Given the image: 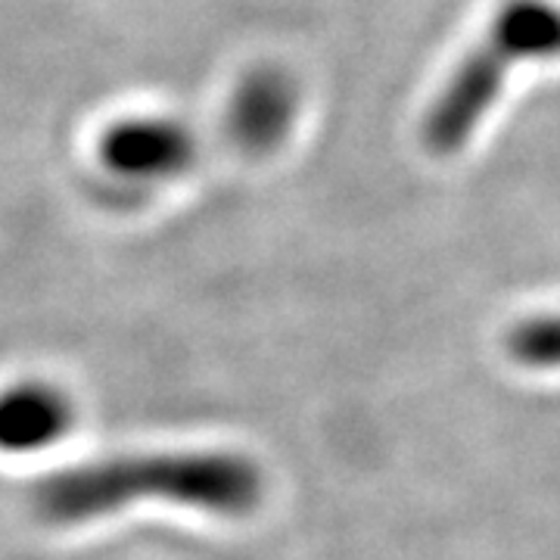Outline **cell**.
<instances>
[{
	"label": "cell",
	"instance_id": "3",
	"mask_svg": "<svg viewBox=\"0 0 560 560\" xmlns=\"http://www.w3.org/2000/svg\"><path fill=\"white\" fill-rule=\"evenodd\" d=\"M197 156V138L168 116H135L106 128L103 165L125 180H165L180 175Z\"/></svg>",
	"mask_w": 560,
	"mask_h": 560
},
{
	"label": "cell",
	"instance_id": "1",
	"mask_svg": "<svg viewBox=\"0 0 560 560\" xmlns=\"http://www.w3.org/2000/svg\"><path fill=\"white\" fill-rule=\"evenodd\" d=\"M265 492L261 470L237 452H156L84 464L40 482L38 511L54 523L97 521L135 501H168L243 517Z\"/></svg>",
	"mask_w": 560,
	"mask_h": 560
},
{
	"label": "cell",
	"instance_id": "4",
	"mask_svg": "<svg viewBox=\"0 0 560 560\" xmlns=\"http://www.w3.org/2000/svg\"><path fill=\"white\" fill-rule=\"evenodd\" d=\"M300 113V91L293 79L261 66L243 75L228 103V135L246 153H271L287 140Z\"/></svg>",
	"mask_w": 560,
	"mask_h": 560
},
{
	"label": "cell",
	"instance_id": "5",
	"mask_svg": "<svg viewBox=\"0 0 560 560\" xmlns=\"http://www.w3.org/2000/svg\"><path fill=\"white\" fill-rule=\"evenodd\" d=\"M72 420V408L57 389L20 386L0 399V445L40 448L60 440Z\"/></svg>",
	"mask_w": 560,
	"mask_h": 560
},
{
	"label": "cell",
	"instance_id": "6",
	"mask_svg": "<svg viewBox=\"0 0 560 560\" xmlns=\"http://www.w3.org/2000/svg\"><path fill=\"white\" fill-rule=\"evenodd\" d=\"M511 355L536 371H560V312L517 324L508 337Z\"/></svg>",
	"mask_w": 560,
	"mask_h": 560
},
{
	"label": "cell",
	"instance_id": "2",
	"mask_svg": "<svg viewBox=\"0 0 560 560\" xmlns=\"http://www.w3.org/2000/svg\"><path fill=\"white\" fill-rule=\"evenodd\" d=\"M548 60H560V3L504 0L430 103L420 125L427 150L436 156L464 150L499 103L508 75L523 62Z\"/></svg>",
	"mask_w": 560,
	"mask_h": 560
}]
</instances>
